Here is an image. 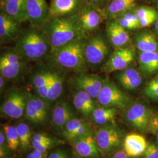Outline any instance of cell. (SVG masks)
<instances>
[{
	"mask_svg": "<svg viewBox=\"0 0 158 158\" xmlns=\"http://www.w3.org/2000/svg\"><path fill=\"white\" fill-rule=\"evenodd\" d=\"M17 52L29 62L46 60L52 52L49 38L40 27L29 24L22 29L15 42Z\"/></svg>",
	"mask_w": 158,
	"mask_h": 158,
	"instance_id": "6da1fadb",
	"label": "cell"
},
{
	"mask_svg": "<svg viewBox=\"0 0 158 158\" xmlns=\"http://www.w3.org/2000/svg\"><path fill=\"white\" fill-rule=\"evenodd\" d=\"M40 27L49 38L52 52L73 40L88 36L80 27L78 14L48 18Z\"/></svg>",
	"mask_w": 158,
	"mask_h": 158,
	"instance_id": "7a4b0ae2",
	"label": "cell"
},
{
	"mask_svg": "<svg viewBox=\"0 0 158 158\" xmlns=\"http://www.w3.org/2000/svg\"><path fill=\"white\" fill-rule=\"evenodd\" d=\"M86 37L73 40L51 52L46 59L48 64L74 73L87 72L89 69L85 57L84 45Z\"/></svg>",
	"mask_w": 158,
	"mask_h": 158,
	"instance_id": "3957f363",
	"label": "cell"
},
{
	"mask_svg": "<svg viewBox=\"0 0 158 158\" xmlns=\"http://www.w3.org/2000/svg\"><path fill=\"white\" fill-rule=\"evenodd\" d=\"M110 44L107 35L106 37L99 32L96 31L86 37L84 51L89 69L94 70L102 69L111 55Z\"/></svg>",
	"mask_w": 158,
	"mask_h": 158,
	"instance_id": "277c9868",
	"label": "cell"
},
{
	"mask_svg": "<svg viewBox=\"0 0 158 158\" xmlns=\"http://www.w3.org/2000/svg\"><path fill=\"white\" fill-rule=\"evenodd\" d=\"M29 62L14 47L4 48L0 55V75L10 81L18 80L27 72Z\"/></svg>",
	"mask_w": 158,
	"mask_h": 158,
	"instance_id": "5b68a950",
	"label": "cell"
},
{
	"mask_svg": "<svg viewBox=\"0 0 158 158\" xmlns=\"http://www.w3.org/2000/svg\"><path fill=\"white\" fill-rule=\"evenodd\" d=\"M100 107H114L123 110L130 104V97L113 81L105 79L104 83L96 99Z\"/></svg>",
	"mask_w": 158,
	"mask_h": 158,
	"instance_id": "8992f818",
	"label": "cell"
},
{
	"mask_svg": "<svg viewBox=\"0 0 158 158\" xmlns=\"http://www.w3.org/2000/svg\"><path fill=\"white\" fill-rule=\"evenodd\" d=\"M123 117L131 127L142 132H148L153 115L152 111L145 104L135 102L125 109Z\"/></svg>",
	"mask_w": 158,
	"mask_h": 158,
	"instance_id": "52a82bcc",
	"label": "cell"
},
{
	"mask_svg": "<svg viewBox=\"0 0 158 158\" xmlns=\"http://www.w3.org/2000/svg\"><path fill=\"white\" fill-rule=\"evenodd\" d=\"M27 103L26 91L12 88L5 94L1 106V113L10 118H20L25 114Z\"/></svg>",
	"mask_w": 158,
	"mask_h": 158,
	"instance_id": "ba28073f",
	"label": "cell"
},
{
	"mask_svg": "<svg viewBox=\"0 0 158 158\" xmlns=\"http://www.w3.org/2000/svg\"><path fill=\"white\" fill-rule=\"evenodd\" d=\"M105 79L95 74L82 72L74 73L69 80V85L74 90L82 91L97 99L104 83Z\"/></svg>",
	"mask_w": 158,
	"mask_h": 158,
	"instance_id": "9c48e42d",
	"label": "cell"
},
{
	"mask_svg": "<svg viewBox=\"0 0 158 158\" xmlns=\"http://www.w3.org/2000/svg\"><path fill=\"white\" fill-rule=\"evenodd\" d=\"M27 103L24 116L30 123L35 125H44L47 123L50 106L44 100L27 91Z\"/></svg>",
	"mask_w": 158,
	"mask_h": 158,
	"instance_id": "30bf717a",
	"label": "cell"
},
{
	"mask_svg": "<svg viewBox=\"0 0 158 158\" xmlns=\"http://www.w3.org/2000/svg\"><path fill=\"white\" fill-rule=\"evenodd\" d=\"M94 135L101 152H109L119 147L121 142V134L115 124L101 125L96 130Z\"/></svg>",
	"mask_w": 158,
	"mask_h": 158,
	"instance_id": "8fae6325",
	"label": "cell"
},
{
	"mask_svg": "<svg viewBox=\"0 0 158 158\" xmlns=\"http://www.w3.org/2000/svg\"><path fill=\"white\" fill-rule=\"evenodd\" d=\"M135 53L129 47L115 49L102 67L105 73H111L123 70L128 68L134 60Z\"/></svg>",
	"mask_w": 158,
	"mask_h": 158,
	"instance_id": "7c38bea8",
	"label": "cell"
},
{
	"mask_svg": "<svg viewBox=\"0 0 158 158\" xmlns=\"http://www.w3.org/2000/svg\"><path fill=\"white\" fill-rule=\"evenodd\" d=\"M48 104L51 107L62 95L66 76L64 71L53 66L48 64Z\"/></svg>",
	"mask_w": 158,
	"mask_h": 158,
	"instance_id": "4fadbf2b",
	"label": "cell"
},
{
	"mask_svg": "<svg viewBox=\"0 0 158 158\" xmlns=\"http://www.w3.org/2000/svg\"><path fill=\"white\" fill-rule=\"evenodd\" d=\"M51 124L56 131L62 132L69 121L76 117L73 105L68 102L60 100L53 105L51 111Z\"/></svg>",
	"mask_w": 158,
	"mask_h": 158,
	"instance_id": "5bb4252c",
	"label": "cell"
},
{
	"mask_svg": "<svg viewBox=\"0 0 158 158\" xmlns=\"http://www.w3.org/2000/svg\"><path fill=\"white\" fill-rule=\"evenodd\" d=\"M74 154L81 158H97L101 153L93 132L70 142Z\"/></svg>",
	"mask_w": 158,
	"mask_h": 158,
	"instance_id": "9a60e30c",
	"label": "cell"
},
{
	"mask_svg": "<svg viewBox=\"0 0 158 158\" xmlns=\"http://www.w3.org/2000/svg\"><path fill=\"white\" fill-rule=\"evenodd\" d=\"M103 19L102 12L87 3L85 4L78 14L80 27L87 35L96 32Z\"/></svg>",
	"mask_w": 158,
	"mask_h": 158,
	"instance_id": "2e32d148",
	"label": "cell"
},
{
	"mask_svg": "<svg viewBox=\"0 0 158 158\" xmlns=\"http://www.w3.org/2000/svg\"><path fill=\"white\" fill-rule=\"evenodd\" d=\"M49 5L46 0H27L25 14L31 25L42 27L49 18Z\"/></svg>",
	"mask_w": 158,
	"mask_h": 158,
	"instance_id": "e0dca14e",
	"label": "cell"
},
{
	"mask_svg": "<svg viewBox=\"0 0 158 158\" xmlns=\"http://www.w3.org/2000/svg\"><path fill=\"white\" fill-rule=\"evenodd\" d=\"M21 23L1 10L0 12V42L1 45L15 42L21 31Z\"/></svg>",
	"mask_w": 158,
	"mask_h": 158,
	"instance_id": "ac0fdd59",
	"label": "cell"
},
{
	"mask_svg": "<svg viewBox=\"0 0 158 158\" xmlns=\"http://www.w3.org/2000/svg\"><path fill=\"white\" fill-rule=\"evenodd\" d=\"M85 4V0H51L48 18L77 15Z\"/></svg>",
	"mask_w": 158,
	"mask_h": 158,
	"instance_id": "d6986e66",
	"label": "cell"
},
{
	"mask_svg": "<svg viewBox=\"0 0 158 158\" xmlns=\"http://www.w3.org/2000/svg\"><path fill=\"white\" fill-rule=\"evenodd\" d=\"M72 94V102L76 112L85 120L90 119L92 113L98 104L96 99L82 91L74 90Z\"/></svg>",
	"mask_w": 158,
	"mask_h": 158,
	"instance_id": "ffe728a7",
	"label": "cell"
},
{
	"mask_svg": "<svg viewBox=\"0 0 158 158\" xmlns=\"http://www.w3.org/2000/svg\"><path fill=\"white\" fill-rule=\"evenodd\" d=\"M106 26L108 40L115 49L128 47L130 38L126 29L119 25L114 19L107 20Z\"/></svg>",
	"mask_w": 158,
	"mask_h": 158,
	"instance_id": "44dd1931",
	"label": "cell"
},
{
	"mask_svg": "<svg viewBox=\"0 0 158 158\" xmlns=\"http://www.w3.org/2000/svg\"><path fill=\"white\" fill-rule=\"evenodd\" d=\"M30 83L35 95L48 103V72L47 66L40 67L29 76Z\"/></svg>",
	"mask_w": 158,
	"mask_h": 158,
	"instance_id": "7402d4cb",
	"label": "cell"
},
{
	"mask_svg": "<svg viewBox=\"0 0 158 158\" xmlns=\"http://www.w3.org/2000/svg\"><path fill=\"white\" fill-rule=\"evenodd\" d=\"M136 0H111L102 10L104 19H114L134 8Z\"/></svg>",
	"mask_w": 158,
	"mask_h": 158,
	"instance_id": "603a6c76",
	"label": "cell"
},
{
	"mask_svg": "<svg viewBox=\"0 0 158 158\" xmlns=\"http://www.w3.org/2000/svg\"><path fill=\"white\" fill-rule=\"evenodd\" d=\"M148 143L143 136L132 133L125 136L124 141V151L130 156L135 158L141 156L145 152Z\"/></svg>",
	"mask_w": 158,
	"mask_h": 158,
	"instance_id": "cb8c5ba5",
	"label": "cell"
},
{
	"mask_svg": "<svg viewBox=\"0 0 158 158\" xmlns=\"http://www.w3.org/2000/svg\"><path fill=\"white\" fill-rule=\"evenodd\" d=\"M115 73V77L119 85L127 90H135L142 83L141 74L134 68L128 67Z\"/></svg>",
	"mask_w": 158,
	"mask_h": 158,
	"instance_id": "d4e9b609",
	"label": "cell"
},
{
	"mask_svg": "<svg viewBox=\"0 0 158 158\" xmlns=\"http://www.w3.org/2000/svg\"><path fill=\"white\" fill-rule=\"evenodd\" d=\"M27 0H4L0 4L1 10L19 23L27 22L25 14Z\"/></svg>",
	"mask_w": 158,
	"mask_h": 158,
	"instance_id": "484cf974",
	"label": "cell"
},
{
	"mask_svg": "<svg viewBox=\"0 0 158 158\" xmlns=\"http://www.w3.org/2000/svg\"><path fill=\"white\" fill-rule=\"evenodd\" d=\"M118 111L116 108L98 106L92 113L90 119L94 124L100 125L115 124V118Z\"/></svg>",
	"mask_w": 158,
	"mask_h": 158,
	"instance_id": "4316f807",
	"label": "cell"
},
{
	"mask_svg": "<svg viewBox=\"0 0 158 158\" xmlns=\"http://www.w3.org/2000/svg\"><path fill=\"white\" fill-rule=\"evenodd\" d=\"M139 68L142 72L152 74L158 72V51L140 52L139 57Z\"/></svg>",
	"mask_w": 158,
	"mask_h": 158,
	"instance_id": "83f0119b",
	"label": "cell"
},
{
	"mask_svg": "<svg viewBox=\"0 0 158 158\" xmlns=\"http://www.w3.org/2000/svg\"><path fill=\"white\" fill-rule=\"evenodd\" d=\"M135 45L140 52H149L158 51V42L155 36L149 32H142L136 35Z\"/></svg>",
	"mask_w": 158,
	"mask_h": 158,
	"instance_id": "f1b7e54d",
	"label": "cell"
},
{
	"mask_svg": "<svg viewBox=\"0 0 158 158\" xmlns=\"http://www.w3.org/2000/svg\"><path fill=\"white\" fill-rule=\"evenodd\" d=\"M139 18L140 28L148 27L158 19V12L149 6H140L135 10Z\"/></svg>",
	"mask_w": 158,
	"mask_h": 158,
	"instance_id": "f546056e",
	"label": "cell"
},
{
	"mask_svg": "<svg viewBox=\"0 0 158 158\" xmlns=\"http://www.w3.org/2000/svg\"><path fill=\"white\" fill-rule=\"evenodd\" d=\"M20 142V148L23 152H28L32 147L31 131L27 123L20 122L16 126Z\"/></svg>",
	"mask_w": 158,
	"mask_h": 158,
	"instance_id": "4dcf8cb0",
	"label": "cell"
},
{
	"mask_svg": "<svg viewBox=\"0 0 158 158\" xmlns=\"http://www.w3.org/2000/svg\"><path fill=\"white\" fill-rule=\"evenodd\" d=\"M1 127L6 135L7 145L12 151H17L20 147V142L16 127L12 125L3 124Z\"/></svg>",
	"mask_w": 158,
	"mask_h": 158,
	"instance_id": "1f68e13d",
	"label": "cell"
},
{
	"mask_svg": "<svg viewBox=\"0 0 158 158\" xmlns=\"http://www.w3.org/2000/svg\"><path fill=\"white\" fill-rule=\"evenodd\" d=\"M83 118H79L74 117L69 121L67 124L65 125L61 134L66 139L68 136L72 134L74 131L79 128L81 126L85 124L87 121Z\"/></svg>",
	"mask_w": 158,
	"mask_h": 158,
	"instance_id": "d6a6232c",
	"label": "cell"
},
{
	"mask_svg": "<svg viewBox=\"0 0 158 158\" xmlns=\"http://www.w3.org/2000/svg\"><path fill=\"white\" fill-rule=\"evenodd\" d=\"M144 94L151 100L158 102V76L149 81L145 88Z\"/></svg>",
	"mask_w": 158,
	"mask_h": 158,
	"instance_id": "836d02e7",
	"label": "cell"
},
{
	"mask_svg": "<svg viewBox=\"0 0 158 158\" xmlns=\"http://www.w3.org/2000/svg\"><path fill=\"white\" fill-rule=\"evenodd\" d=\"M61 142L59 141L57 139L55 141L49 142H40L33 141H32V148L42 152H48V151L52 149L53 147H56L59 145Z\"/></svg>",
	"mask_w": 158,
	"mask_h": 158,
	"instance_id": "e575fe53",
	"label": "cell"
},
{
	"mask_svg": "<svg viewBox=\"0 0 158 158\" xmlns=\"http://www.w3.org/2000/svg\"><path fill=\"white\" fill-rule=\"evenodd\" d=\"M91 132H93L91 126L88 122H87L85 124L81 126L76 131H74L72 134L68 136L66 138V139L68 140V141L70 142L76 138L85 135L87 134L90 133Z\"/></svg>",
	"mask_w": 158,
	"mask_h": 158,
	"instance_id": "d590c367",
	"label": "cell"
},
{
	"mask_svg": "<svg viewBox=\"0 0 158 158\" xmlns=\"http://www.w3.org/2000/svg\"><path fill=\"white\" fill-rule=\"evenodd\" d=\"M114 19L126 30H133L140 28L139 25L123 15H120Z\"/></svg>",
	"mask_w": 158,
	"mask_h": 158,
	"instance_id": "8d00e7d4",
	"label": "cell"
},
{
	"mask_svg": "<svg viewBox=\"0 0 158 158\" xmlns=\"http://www.w3.org/2000/svg\"><path fill=\"white\" fill-rule=\"evenodd\" d=\"M142 158H158V145L153 142L148 143Z\"/></svg>",
	"mask_w": 158,
	"mask_h": 158,
	"instance_id": "74e56055",
	"label": "cell"
},
{
	"mask_svg": "<svg viewBox=\"0 0 158 158\" xmlns=\"http://www.w3.org/2000/svg\"><path fill=\"white\" fill-rule=\"evenodd\" d=\"M111 0H85L86 3L102 11V10L106 6Z\"/></svg>",
	"mask_w": 158,
	"mask_h": 158,
	"instance_id": "f35d334b",
	"label": "cell"
},
{
	"mask_svg": "<svg viewBox=\"0 0 158 158\" xmlns=\"http://www.w3.org/2000/svg\"><path fill=\"white\" fill-rule=\"evenodd\" d=\"M56 138H52L51 136L46 135L44 133H35L34 134L32 141H33L40 142H49L53 141L56 140Z\"/></svg>",
	"mask_w": 158,
	"mask_h": 158,
	"instance_id": "ab89813d",
	"label": "cell"
},
{
	"mask_svg": "<svg viewBox=\"0 0 158 158\" xmlns=\"http://www.w3.org/2000/svg\"><path fill=\"white\" fill-rule=\"evenodd\" d=\"M48 158H70L68 153L63 149H57L51 153Z\"/></svg>",
	"mask_w": 158,
	"mask_h": 158,
	"instance_id": "60d3db41",
	"label": "cell"
},
{
	"mask_svg": "<svg viewBox=\"0 0 158 158\" xmlns=\"http://www.w3.org/2000/svg\"><path fill=\"white\" fill-rule=\"evenodd\" d=\"M48 152H42L34 149L29 153L27 158H48Z\"/></svg>",
	"mask_w": 158,
	"mask_h": 158,
	"instance_id": "b9f144b4",
	"label": "cell"
},
{
	"mask_svg": "<svg viewBox=\"0 0 158 158\" xmlns=\"http://www.w3.org/2000/svg\"><path fill=\"white\" fill-rule=\"evenodd\" d=\"M8 81H10L7 79L4 78L3 76L0 75V93L2 94L6 90Z\"/></svg>",
	"mask_w": 158,
	"mask_h": 158,
	"instance_id": "7bdbcfd3",
	"label": "cell"
},
{
	"mask_svg": "<svg viewBox=\"0 0 158 158\" xmlns=\"http://www.w3.org/2000/svg\"><path fill=\"white\" fill-rule=\"evenodd\" d=\"M111 158H134L129 156L124 151L120 150L115 153Z\"/></svg>",
	"mask_w": 158,
	"mask_h": 158,
	"instance_id": "ee69618b",
	"label": "cell"
},
{
	"mask_svg": "<svg viewBox=\"0 0 158 158\" xmlns=\"http://www.w3.org/2000/svg\"><path fill=\"white\" fill-rule=\"evenodd\" d=\"M155 29L156 32L158 33V19L156 21L155 24Z\"/></svg>",
	"mask_w": 158,
	"mask_h": 158,
	"instance_id": "f6af8a7d",
	"label": "cell"
},
{
	"mask_svg": "<svg viewBox=\"0 0 158 158\" xmlns=\"http://www.w3.org/2000/svg\"><path fill=\"white\" fill-rule=\"evenodd\" d=\"M15 158V157L12 155H10V156H6V157H4V158Z\"/></svg>",
	"mask_w": 158,
	"mask_h": 158,
	"instance_id": "bcb514c9",
	"label": "cell"
},
{
	"mask_svg": "<svg viewBox=\"0 0 158 158\" xmlns=\"http://www.w3.org/2000/svg\"><path fill=\"white\" fill-rule=\"evenodd\" d=\"M156 117V120H157V122H158V116H155Z\"/></svg>",
	"mask_w": 158,
	"mask_h": 158,
	"instance_id": "7dc6e473",
	"label": "cell"
},
{
	"mask_svg": "<svg viewBox=\"0 0 158 158\" xmlns=\"http://www.w3.org/2000/svg\"><path fill=\"white\" fill-rule=\"evenodd\" d=\"M4 1V0H0V4H1V3H2Z\"/></svg>",
	"mask_w": 158,
	"mask_h": 158,
	"instance_id": "c3c4849f",
	"label": "cell"
}]
</instances>
